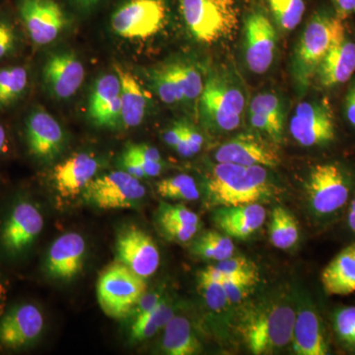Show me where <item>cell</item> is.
I'll return each mask as SVG.
<instances>
[{
    "label": "cell",
    "mask_w": 355,
    "mask_h": 355,
    "mask_svg": "<svg viewBox=\"0 0 355 355\" xmlns=\"http://www.w3.org/2000/svg\"><path fill=\"white\" fill-rule=\"evenodd\" d=\"M336 15L343 20L355 13V0H331Z\"/></svg>",
    "instance_id": "c3c4849f"
},
{
    "label": "cell",
    "mask_w": 355,
    "mask_h": 355,
    "mask_svg": "<svg viewBox=\"0 0 355 355\" xmlns=\"http://www.w3.org/2000/svg\"><path fill=\"white\" fill-rule=\"evenodd\" d=\"M172 67L183 91L184 99L191 101L200 97L205 86L200 71L187 62H174Z\"/></svg>",
    "instance_id": "f35d334b"
},
{
    "label": "cell",
    "mask_w": 355,
    "mask_h": 355,
    "mask_svg": "<svg viewBox=\"0 0 355 355\" xmlns=\"http://www.w3.org/2000/svg\"><path fill=\"white\" fill-rule=\"evenodd\" d=\"M153 88L166 104L184 101L183 91L173 69L172 64L154 70L151 74Z\"/></svg>",
    "instance_id": "e575fe53"
},
{
    "label": "cell",
    "mask_w": 355,
    "mask_h": 355,
    "mask_svg": "<svg viewBox=\"0 0 355 355\" xmlns=\"http://www.w3.org/2000/svg\"><path fill=\"white\" fill-rule=\"evenodd\" d=\"M161 231L168 240L178 243H188L195 238L200 226L184 225L176 222H159Z\"/></svg>",
    "instance_id": "7bdbcfd3"
},
{
    "label": "cell",
    "mask_w": 355,
    "mask_h": 355,
    "mask_svg": "<svg viewBox=\"0 0 355 355\" xmlns=\"http://www.w3.org/2000/svg\"><path fill=\"white\" fill-rule=\"evenodd\" d=\"M146 292V279L119 261L107 266L98 279V303L104 314L112 319L132 316Z\"/></svg>",
    "instance_id": "8992f818"
},
{
    "label": "cell",
    "mask_w": 355,
    "mask_h": 355,
    "mask_svg": "<svg viewBox=\"0 0 355 355\" xmlns=\"http://www.w3.org/2000/svg\"><path fill=\"white\" fill-rule=\"evenodd\" d=\"M83 193L98 209H127L137 207L146 191L137 178L125 171H116L94 178Z\"/></svg>",
    "instance_id": "9c48e42d"
},
{
    "label": "cell",
    "mask_w": 355,
    "mask_h": 355,
    "mask_svg": "<svg viewBox=\"0 0 355 355\" xmlns=\"http://www.w3.org/2000/svg\"><path fill=\"white\" fill-rule=\"evenodd\" d=\"M250 123L252 127L266 133L272 141L279 142L282 139L284 123H279L265 114L250 113Z\"/></svg>",
    "instance_id": "f6af8a7d"
},
{
    "label": "cell",
    "mask_w": 355,
    "mask_h": 355,
    "mask_svg": "<svg viewBox=\"0 0 355 355\" xmlns=\"http://www.w3.org/2000/svg\"><path fill=\"white\" fill-rule=\"evenodd\" d=\"M44 228V217L29 202L17 203L11 210L1 232V243L10 254H20L31 246Z\"/></svg>",
    "instance_id": "9a60e30c"
},
{
    "label": "cell",
    "mask_w": 355,
    "mask_h": 355,
    "mask_svg": "<svg viewBox=\"0 0 355 355\" xmlns=\"http://www.w3.org/2000/svg\"><path fill=\"white\" fill-rule=\"evenodd\" d=\"M331 330L343 349L355 352V306H343L334 311Z\"/></svg>",
    "instance_id": "d6a6232c"
},
{
    "label": "cell",
    "mask_w": 355,
    "mask_h": 355,
    "mask_svg": "<svg viewBox=\"0 0 355 355\" xmlns=\"http://www.w3.org/2000/svg\"><path fill=\"white\" fill-rule=\"evenodd\" d=\"M293 350L298 355H328L331 354V335L317 306L306 299L297 305L293 335Z\"/></svg>",
    "instance_id": "7c38bea8"
},
{
    "label": "cell",
    "mask_w": 355,
    "mask_h": 355,
    "mask_svg": "<svg viewBox=\"0 0 355 355\" xmlns=\"http://www.w3.org/2000/svg\"><path fill=\"white\" fill-rule=\"evenodd\" d=\"M211 268V266H210ZM212 270V268H211ZM216 273V272H214ZM219 279V277H218ZM223 284L229 303L238 304L252 293L258 282L246 279H219Z\"/></svg>",
    "instance_id": "b9f144b4"
},
{
    "label": "cell",
    "mask_w": 355,
    "mask_h": 355,
    "mask_svg": "<svg viewBox=\"0 0 355 355\" xmlns=\"http://www.w3.org/2000/svg\"><path fill=\"white\" fill-rule=\"evenodd\" d=\"M273 17L280 27L286 31H292L302 20L305 12L303 0H268Z\"/></svg>",
    "instance_id": "8d00e7d4"
},
{
    "label": "cell",
    "mask_w": 355,
    "mask_h": 355,
    "mask_svg": "<svg viewBox=\"0 0 355 355\" xmlns=\"http://www.w3.org/2000/svg\"><path fill=\"white\" fill-rule=\"evenodd\" d=\"M114 69L121 81V123L125 128L137 127L146 118L148 96L128 70L118 65Z\"/></svg>",
    "instance_id": "484cf974"
},
{
    "label": "cell",
    "mask_w": 355,
    "mask_h": 355,
    "mask_svg": "<svg viewBox=\"0 0 355 355\" xmlns=\"http://www.w3.org/2000/svg\"><path fill=\"white\" fill-rule=\"evenodd\" d=\"M158 222H176L184 225L200 226V217L197 214L183 205L161 203L158 209Z\"/></svg>",
    "instance_id": "ab89813d"
},
{
    "label": "cell",
    "mask_w": 355,
    "mask_h": 355,
    "mask_svg": "<svg viewBox=\"0 0 355 355\" xmlns=\"http://www.w3.org/2000/svg\"><path fill=\"white\" fill-rule=\"evenodd\" d=\"M17 10L33 43L46 46L58 38L65 16L55 0H17Z\"/></svg>",
    "instance_id": "8fae6325"
},
{
    "label": "cell",
    "mask_w": 355,
    "mask_h": 355,
    "mask_svg": "<svg viewBox=\"0 0 355 355\" xmlns=\"http://www.w3.org/2000/svg\"><path fill=\"white\" fill-rule=\"evenodd\" d=\"M198 279V291L210 309L220 312L230 305L221 280L214 272L210 266L200 270Z\"/></svg>",
    "instance_id": "1f68e13d"
},
{
    "label": "cell",
    "mask_w": 355,
    "mask_h": 355,
    "mask_svg": "<svg viewBox=\"0 0 355 355\" xmlns=\"http://www.w3.org/2000/svg\"><path fill=\"white\" fill-rule=\"evenodd\" d=\"M85 70L71 51L53 53L44 62L43 81L46 90L58 99H69L83 85Z\"/></svg>",
    "instance_id": "e0dca14e"
},
{
    "label": "cell",
    "mask_w": 355,
    "mask_h": 355,
    "mask_svg": "<svg viewBox=\"0 0 355 355\" xmlns=\"http://www.w3.org/2000/svg\"><path fill=\"white\" fill-rule=\"evenodd\" d=\"M8 148V139L6 128L0 123V153H6Z\"/></svg>",
    "instance_id": "f5cc1de1"
},
{
    "label": "cell",
    "mask_w": 355,
    "mask_h": 355,
    "mask_svg": "<svg viewBox=\"0 0 355 355\" xmlns=\"http://www.w3.org/2000/svg\"><path fill=\"white\" fill-rule=\"evenodd\" d=\"M218 163L275 168L280 159L277 149L257 135L244 133L222 144L216 153Z\"/></svg>",
    "instance_id": "ac0fdd59"
},
{
    "label": "cell",
    "mask_w": 355,
    "mask_h": 355,
    "mask_svg": "<svg viewBox=\"0 0 355 355\" xmlns=\"http://www.w3.org/2000/svg\"><path fill=\"white\" fill-rule=\"evenodd\" d=\"M277 33L265 14L252 13L245 23V57L254 73L263 74L270 69L275 57Z\"/></svg>",
    "instance_id": "5bb4252c"
},
{
    "label": "cell",
    "mask_w": 355,
    "mask_h": 355,
    "mask_svg": "<svg viewBox=\"0 0 355 355\" xmlns=\"http://www.w3.org/2000/svg\"><path fill=\"white\" fill-rule=\"evenodd\" d=\"M345 38V26L336 14L319 12L312 16L293 58V76L299 87L305 89L310 85L322 60Z\"/></svg>",
    "instance_id": "277c9868"
},
{
    "label": "cell",
    "mask_w": 355,
    "mask_h": 355,
    "mask_svg": "<svg viewBox=\"0 0 355 355\" xmlns=\"http://www.w3.org/2000/svg\"><path fill=\"white\" fill-rule=\"evenodd\" d=\"M182 135H183V123H177L166 130L163 139H164L168 146L176 148L180 139H181Z\"/></svg>",
    "instance_id": "681fc988"
},
{
    "label": "cell",
    "mask_w": 355,
    "mask_h": 355,
    "mask_svg": "<svg viewBox=\"0 0 355 355\" xmlns=\"http://www.w3.org/2000/svg\"><path fill=\"white\" fill-rule=\"evenodd\" d=\"M97 160L87 153H76L55 166L53 182L62 198H73L83 193L98 171Z\"/></svg>",
    "instance_id": "603a6c76"
},
{
    "label": "cell",
    "mask_w": 355,
    "mask_h": 355,
    "mask_svg": "<svg viewBox=\"0 0 355 355\" xmlns=\"http://www.w3.org/2000/svg\"><path fill=\"white\" fill-rule=\"evenodd\" d=\"M270 243L279 250L291 249L299 240V224L296 217L284 207L272 209L270 229Z\"/></svg>",
    "instance_id": "f1b7e54d"
},
{
    "label": "cell",
    "mask_w": 355,
    "mask_h": 355,
    "mask_svg": "<svg viewBox=\"0 0 355 355\" xmlns=\"http://www.w3.org/2000/svg\"><path fill=\"white\" fill-rule=\"evenodd\" d=\"M272 189L266 167L218 163L207 181L209 202L214 207L249 205L268 200Z\"/></svg>",
    "instance_id": "7a4b0ae2"
},
{
    "label": "cell",
    "mask_w": 355,
    "mask_h": 355,
    "mask_svg": "<svg viewBox=\"0 0 355 355\" xmlns=\"http://www.w3.org/2000/svg\"><path fill=\"white\" fill-rule=\"evenodd\" d=\"M29 84V72L24 67L0 69V109L12 107L22 99Z\"/></svg>",
    "instance_id": "f546056e"
},
{
    "label": "cell",
    "mask_w": 355,
    "mask_h": 355,
    "mask_svg": "<svg viewBox=\"0 0 355 355\" xmlns=\"http://www.w3.org/2000/svg\"><path fill=\"white\" fill-rule=\"evenodd\" d=\"M162 299L160 292H151V293L149 294L146 292V293L142 296L141 299H140L139 302L135 306L132 316L135 315V318L144 314V313L149 312V311L153 310Z\"/></svg>",
    "instance_id": "bcb514c9"
},
{
    "label": "cell",
    "mask_w": 355,
    "mask_h": 355,
    "mask_svg": "<svg viewBox=\"0 0 355 355\" xmlns=\"http://www.w3.org/2000/svg\"><path fill=\"white\" fill-rule=\"evenodd\" d=\"M123 153L139 164L146 178L159 176L162 172V158L155 147L144 144H132Z\"/></svg>",
    "instance_id": "74e56055"
},
{
    "label": "cell",
    "mask_w": 355,
    "mask_h": 355,
    "mask_svg": "<svg viewBox=\"0 0 355 355\" xmlns=\"http://www.w3.org/2000/svg\"><path fill=\"white\" fill-rule=\"evenodd\" d=\"M249 113L265 114L279 123H284V109L282 102L272 93H261L254 98L250 105Z\"/></svg>",
    "instance_id": "60d3db41"
},
{
    "label": "cell",
    "mask_w": 355,
    "mask_h": 355,
    "mask_svg": "<svg viewBox=\"0 0 355 355\" xmlns=\"http://www.w3.org/2000/svg\"><path fill=\"white\" fill-rule=\"evenodd\" d=\"M25 137L30 154L40 160L57 157L64 144V132L48 112L34 110L25 121Z\"/></svg>",
    "instance_id": "2e32d148"
},
{
    "label": "cell",
    "mask_w": 355,
    "mask_h": 355,
    "mask_svg": "<svg viewBox=\"0 0 355 355\" xmlns=\"http://www.w3.org/2000/svg\"><path fill=\"white\" fill-rule=\"evenodd\" d=\"M297 305L286 295L268 296L243 312L238 326L253 354H275L292 340Z\"/></svg>",
    "instance_id": "6da1fadb"
},
{
    "label": "cell",
    "mask_w": 355,
    "mask_h": 355,
    "mask_svg": "<svg viewBox=\"0 0 355 355\" xmlns=\"http://www.w3.org/2000/svg\"><path fill=\"white\" fill-rule=\"evenodd\" d=\"M345 116L350 125L355 128V83L350 86L345 99Z\"/></svg>",
    "instance_id": "f907efd6"
},
{
    "label": "cell",
    "mask_w": 355,
    "mask_h": 355,
    "mask_svg": "<svg viewBox=\"0 0 355 355\" xmlns=\"http://www.w3.org/2000/svg\"><path fill=\"white\" fill-rule=\"evenodd\" d=\"M200 104L205 123L211 130L228 132L241 125L245 96L228 76L211 74L203 87Z\"/></svg>",
    "instance_id": "52a82bcc"
},
{
    "label": "cell",
    "mask_w": 355,
    "mask_h": 355,
    "mask_svg": "<svg viewBox=\"0 0 355 355\" xmlns=\"http://www.w3.org/2000/svg\"><path fill=\"white\" fill-rule=\"evenodd\" d=\"M343 216H345V227L349 234L354 238L355 241V191Z\"/></svg>",
    "instance_id": "816d5d0a"
},
{
    "label": "cell",
    "mask_w": 355,
    "mask_h": 355,
    "mask_svg": "<svg viewBox=\"0 0 355 355\" xmlns=\"http://www.w3.org/2000/svg\"><path fill=\"white\" fill-rule=\"evenodd\" d=\"M162 349L169 355H193L202 350V345L189 319L174 316L170 320L164 328Z\"/></svg>",
    "instance_id": "4316f807"
},
{
    "label": "cell",
    "mask_w": 355,
    "mask_h": 355,
    "mask_svg": "<svg viewBox=\"0 0 355 355\" xmlns=\"http://www.w3.org/2000/svg\"><path fill=\"white\" fill-rule=\"evenodd\" d=\"M121 89L118 74H105L96 81L88 106L89 116L96 125L113 128L121 123Z\"/></svg>",
    "instance_id": "44dd1931"
},
{
    "label": "cell",
    "mask_w": 355,
    "mask_h": 355,
    "mask_svg": "<svg viewBox=\"0 0 355 355\" xmlns=\"http://www.w3.org/2000/svg\"><path fill=\"white\" fill-rule=\"evenodd\" d=\"M184 135L191 154L195 155L200 153L203 144L202 135L188 123H184Z\"/></svg>",
    "instance_id": "7dc6e473"
},
{
    "label": "cell",
    "mask_w": 355,
    "mask_h": 355,
    "mask_svg": "<svg viewBox=\"0 0 355 355\" xmlns=\"http://www.w3.org/2000/svg\"><path fill=\"white\" fill-rule=\"evenodd\" d=\"M6 288L4 286L3 282L0 279V314L2 313V310H3L4 303H6Z\"/></svg>",
    "instance_id": "db71d44e"
},
{
    "label": "cell",
    "mask_w": 355,
    "mask_h": 355,
    "mask_svg": "<svg viewBox=\"0 0 355 355\" xmlns=\"http://www.w3.org/2000/svg\"><path fill=\"white\" fill-rule=\"evenodd\" d=\"M266 211L261 203L218 207L214 214V223L224 234L245 240L265 223Z\"/></svg>",
    "instance_id": "7402d4cb"
},
{
    "label": "cell",
    "mask_w": 355,
    "mask_h": 355,
    "mask_svg": "<svg viewBox=\"0 0 355 355\" xmlns=\"http://www.w3.org/2000/svg\"><path fill=\"white\" fill-rule=\"evenodd\" d=\"M216 263L210 266L219 279H246L259 282L258 268L245 257L233 256Z\"/></svg>",
    "instance_id": "d590c367"
},
{
    "label": "cell",
    "mask_w": 355,
    "mask_h": 355,
    "mask_svg": "<svg viewBox=\"0 0 355 355\" xmlns=\"http://www.w3.org/2000/svg\"><path fill=\"white\" fill-rule=\"evenodd\" d=\"M184 24L193 38L214 44L230 38L238 26L234 0H179Z\"/></svg>",
    "instance_id": "5b68a950"
},
{
    "label": "cell",
    "mask_w": 355,
    "mask_h": 355,
    "mask_svg": "<svg viewBox=\"0 0 355 355\" xmlns=\"http://www.w3.org/2000/svg\"><path fill=\"white\" fill-rule=\"evenodd\" d=\"M174 308L163 298L153 310L135 318L130 327V342L140 343L153 338L174 317Z\"/></svg>",
    "instance_id": "83f0119b"
},
{
    "label": "cell",
    "mask_w": 355,
    "mask_h": 355,
    "mask_svg": "<svg viewBox=\"0 0 355 355\" xmlns=\"http://www.w3.org/2000/svg\"><path fill=\"white\" fill-rule=\"evenodd\" d=\"M78 6L84 7V8H89V7L94 6L96 3L100 0H74Z\"/></svg>",
    "instance_id": "11a10c76"
},
{
    "label": "cell",
    "mask_w": 355,
    "mask_h": 355,
    "mask_svg": "<svg viewBox=\"0 0 355 355\" xmlns=\"http://www.w3.org/2000/svg\"><path fill=\"white\" fill-rule=\"evenodd\" d=\"M118 261L146 279L153 277L160 265V253L153 238L141 229L128 227L116 242Z\"/></svg>",
    "instance_id": "4fadbf2b"
},
{
    "label": "cell",
    "mask_w": 355,
    "mask_h": 355,
    "mask_svg": "<svg viewBox=\"0 0 355 355\" xmlns=\"http://www.w3.org/2000/svg\"><path fill=\"white\" fill-rule=\"evenodd\" d=\"M292 137L304 147L331 146L336 140V128L331 110L324 102H302L289 123Z\"/></svg>",
    "instance_id": "30bf717a"
},
{
    "label": "cell",
    "mask_w": 355,
    "mask_h": 355,
    "mask_svg": "<svg viewBox=\"0 0 355 355\" xmlns=\"http://www.w3.org/2000/svg\"><path fill=\"white\" fill-rule=\"evenodd\" d=\"M86 243L78 233L69 232L51 244L46 270L53 279L70 280L83 270Z\"/></svg>",
    "instance_id": "ffe728a7"
},
{
    "label": "cell",
    "mask_w": 355,
    "mask_h": 355,
    "mask_svg": "<svg viewBox=\"0 0 355 355\" xmlns=\"http://www.w3.org/2000/svg\"><path fill=\"white\" fill-rule=\"evenodd\" d=\"M306 191L318 220L331 222L345 214L355 191L354 177L342 163H320L311 169Z\"/></svg>",
    "instance_id": "3957f363"
},
{
    "label": "cell",
    "mask_w": 355,
    "mask_h": 355,
    "mask_svg": "<svg viewBox=\"0 0 355 355\" xmlns=\"http://www.w3.org/2000/svg\"><path fill=\"white\" fill-rule=\"evenodd\" d=\"M191 249L200 258L216 261L231 258L235 252L232 238L214 230L205 231L198 236Z\"/></svg>",
    "instance_id": "4dcf8cb0"
},
{
    "label": "cell",
    "mask_w": 355,
    "mask_h": 355,
    "mask_svg": "<svg viewBox=\"0 0 355 355\" xmlns=\"http://www.w3.org/2000/svg\"><path fill=\"white\" fill-rule=\"evenodd\" d=\"M157 193L168 200L191 202L200 198V191L195 180L186 174L161 180L157 183Z\"/></svg>",
    "instance_id": "836d02e7"
},
{
    "label": "cell",
    "mask_w": 355,
    "mask_h": 355,
    "mask_svg": "<svg viewBox=\"0 0 355 355\" xmlns=\"http://www.w3.org/2000/svg\"><path fill=\"white\" fill-rule=\"evenodd\" d=\"M19 38L12 23L0 17V60L9 57L17 50Z\"/></svg>",
    "instance_id": "ee69618b"
},
{
    "label": "cell",
    "mask_w": 355,
    "mask_h": 355,
    "mask_svg": "<svg viewBox=\"0 0 355 355\" xmlns=\"http://www.w3.org/2000/svg\"><path fill=\"white\" fill-rule=\"evenodd\" d=\"M321 284L329 296H347L355 292V241L336 254L321 273Z\"/></svg>",
    "instance_id": "cb8c5ba5"
},
{
    "label": "cell",
    "mask_w": 355,
    "mask_h": 355,
    "mask_svg": "<svg viewBox=\"0 0 355 355\" xmlns=\"http://www.w3.org/2000/svg\"><path fill=\"white\" fill-rule=\"evenodd\" d=\"M355 72V43L347 38L336 44L318 67V83L331 88L349 81Z\"/></svg>",
    "instance_id": "d4e9b609"
},
{
    "label": "cell",
    "mask_w": 355,
    "mask_h": 355,
    "mask_svg": "<svg viewBox=\"0 0 355 355\" xmlns=\"http://www.w3.org/2000/svg\"><path fill=\"white\" fill-rule=\"evenodd\" d=\"M166 17L165 0H127L112 16V30L123 39L150 38L164 27Z\"/></svg>",
    "instance_id": "ba28073f"
},
{
    "label": "cell",
    "mask_w": 355,
    "mask_h": 355,
    "mask_svg": "<svg viewBox=\"0 0 355 355\" xmlns=\"http://www.w3.org/2000/svg\"><path fill=\"white\" fill-rule=\"evenodd\" d=\"M43 330L41 310L33 304L20 305L0 322V343L8 349H20L36 340Z\"/></svg>",
    "instance_id": "d6986e66"
}]
</instances>
